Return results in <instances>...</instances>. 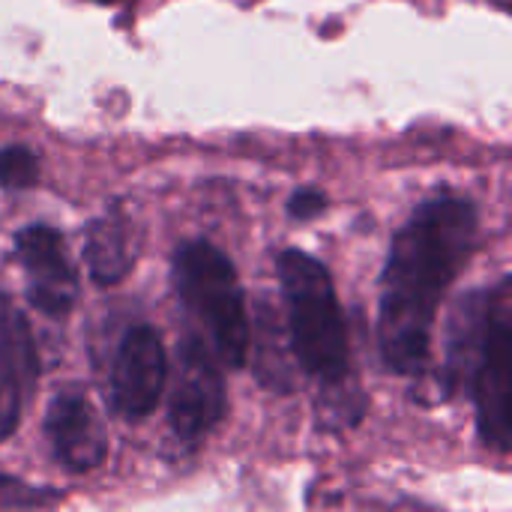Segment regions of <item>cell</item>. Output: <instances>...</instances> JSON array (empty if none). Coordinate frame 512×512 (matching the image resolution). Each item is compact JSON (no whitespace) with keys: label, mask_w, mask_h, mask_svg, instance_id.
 Here are the masks:
<instances>
[{"label":"cell","mask_w":512,"mask_h":512,"mask_svg":"<svg viewBox=\"0 0 512 512\" xmlns=\"http://www.w3.org/2000/svg\"><path fill=\"white\" fill-rule=\"evenodd\" d=\"M486 306L489 294H468L459 300L453 318H450V336H447V363H444V390L453 396L462 384L471 381L477 354H480V339L486 327Z\"/></svg>","instance_id":"12"},{"label":"cell","mask_w":512,"mask_h":512,"mask_svg":"<svg viewBox=\"0 0 512 512\" xmlns=\"http://www.w3.org/2000/svg\"><path fill=\"white\" fill-rule=\"evenodd\" d=\"M60 498L51 489L42 486H27L15 477L0 474V510H39V507H54Z\"/></svg>","instance_id":"14"},{"label":"cell","mask_w":512,"mask_h":512,"mask_svg":"<svg viewBox=\"0 0 512 512\" xmlns=\"http://www.w3.org/2000/svg\"><path fill=\"white\" fill-rule=\"evenodd\" d=\"M15 255L27 270V300L48 318H66L78 300V273L63 237L51 225H27L15 234Z\"/></svg>","instance_id":"6"},{"label":"cell","mask_w":512,"mask_h":512,"mask_svg":"<svg viewBox=\"0 0 512 512\" xmlns=\"http://www.w3.org/2000/svg\"><path fill=\"white\" fill-rule=\"evenodd\" d=\"M477 225V207L468 198L435 195L393 237L378 312V348L390 372L426 369L438 306L474 252Z\"/></svg>","instance_id":"1"},{"label":"cell","mask_w":512,"mask_h":512,"mask_svg":"<svg viewBox=\"0 0 512 512\" xmlns=\"http://www.w3.org/2000/svg\"><path fill=\"white\" fill-rule=\"evenodd\" d=\"M279 282L297 363L321 384L351 378L345 315L327 267L300 249H285L279 255Z\"/></svg>","instance_id":"2"},{"label":"cell","mask_w":512,"mask_h":512,"mask_svg":"<svg viewBox=\"0 0 512 512\" xmlns=\"http://www.w3.org/2000/svg\"><path fill=\"white\" fill-rule=\"evenodd\" d=\"M99 3H111V0H99Z\"/></svg>","instance_id":"16"},{"label":"cell","mask_w":512,"mask_h":512,"mask_svg":"<svg viewBox=\"0 0 512 512\" xmlns=\"http://www.w3.org/2000/svg\"><path fill=\"white\" fill-rule=\"evenodd\" d=\"M174 285L183 306L210 333L219 363L243 369L249 354V312L234 264L213 243L189 240L174 255Z\"/></svg>","instance_id":"3"},{"label":"cell","mask_w":512,"mask_h":512,"mask_svg":"<svg viewBox=\"0 0 512 512\" xmlns=\"http://www.w3.org/2000/svg\"><path fill=\"white\" fill-rule=\"evenodd\" d=\"M39 177V159L30 147L12 144L0 150V186L3 189H27Z\"/></svg>","instance_id":"13"},{"label":"cell","mask_w":512,"mask_h":512,"mask_svg":"<svg viewBox=\"0 0 512 512\" xmlns=\"http://www.w3.org/2000/svg\"><path fill=\"white\" fill-rule=\"evenodd\" d=\"M249 357H252L255 378L267 390H273L279 396L294 390V360L297 357L291 348V336L282 327L279 312L264 297L255 300V309L249 318V354H246V360Z\"/></svg>","instance_id":"10"},{"label":"cell","mask_w":512,"mask_h":512,"mask_svg":"<svg viewBox=\"0 0 512 512\" xmlns=\"http://www.w3.org/2000/svg\"><path fill=\"white\" fill-rule=\"evenodd\" d=\"M225 378L222 363L213 354V348L195 336L186 333L177 345V372L171 384V405L168 420L180 441L195 444L207 432L219 426L225 417Z\"/></svg>","instance_id":"5"},{"label":"cell","mask_w":512,"mask_h":512,"mask_svg":"<svg viewBox=\"0 0 512 512\" xmlns=\"http://www.w3.org/2000/svg\"><path fill=\"white\" fill-rule=\"evenodd\" d=\"M168 360L162 339L150 327H135L120 342L111 369V402L123 420L141 423L162 399Z\"/></svg>","instance_id":"7"},{"label":"cell","mask_w":512,"mask_h":512,"mask_svg":"<svg viewBox=\"0 0 512 512\" xmlns=\"http://www.w3.org/2000/svg\"><path fill=\"white\" fill-rule=\"evenodd\" d=\"M84 264L90 270V279L99 288H111L126 279V273L135 264L132 240H129V219L114 213H105L93 219L84 231Z\"/></svg>","instance_id":"11"},{"label":"cell","mask_w":512,"mask_h":512,"mask_svg":"<svg viewBox=\"0 0 512 512\" xmlns=\"http://www.w3.org/2000/svg\"><path fill=\"white\" fill-rule=\"evenodd\" d=\"M510 369H512V294L510 279H501L495 291H489L486 327L480 339V354L474 366V393L480 414L483 441L507 453L510 450Z\"/></svg>","instance_id":"4"},{"label":"cell","mask_w":512,"mask_h":512,"mask_svg":"<svg viewBox=\"0 0 512 512\" xmlns=\"http://www.w3.org/2000/svg\"><path fill=\"white\" fill-rule=\"evenodd\" d=\"M36 375L39 360L30 324L0 291V444L15 435Z\"/></svg>","instance_id":"9"},{"label":"cell","mask_w":512,"mask_h":512,"mask_svg":"<svg viewBox=\"0 0 512 512\" xmlns=\"http://www.w3.org/2000/svg\"><path fill=\"white\" fill-rule=\"evenodd\" d=\"M327 210V195L321 189H297L288 201V213L294 219H315Z\"/></svg>","instance_id":"15"},{"label":"cell","mask_w":512,"mask_h":512,"mask_svg":"<svg viewBox=\"0 0 512 512\" xmlns=\"http://www.w3.org/2000/svg\"><path fill=\"white\" fill-rule=\"evenodd\" d=\"M45 435L54 459L69 474H87L99 468L108 456L105 423L78 387L54 393L45 411Z\"/></svg>","instance_id":"8"}]
</instances>
